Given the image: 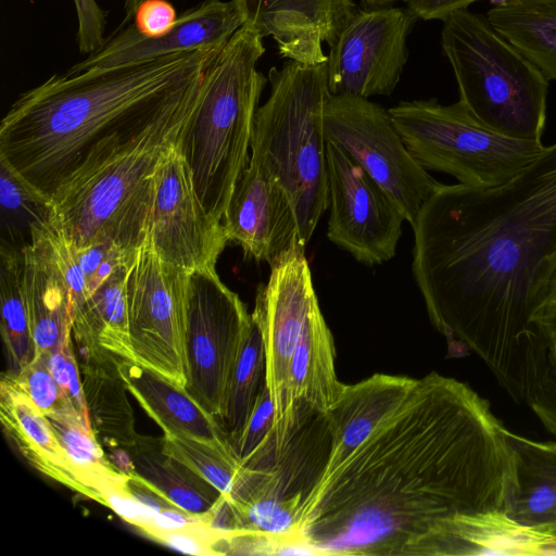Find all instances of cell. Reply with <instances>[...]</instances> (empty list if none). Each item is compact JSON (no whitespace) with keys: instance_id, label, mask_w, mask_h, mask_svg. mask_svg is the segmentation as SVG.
<instances>
[{"instance_id":"cell-1","label":"cell","mask_w":556,"mask_h":556,"mask_svg":"<svg viewBox=\"0 0 556 556\" xmlns=\"http://www.w3.org/2000/svg\"><path fill=\"white\" fill-rule=\"evenodd\" d=\"M510 431L467 384L415 379L352 454L304 494L307 554L437 556L458 515L508 514L516 491Z\"/></svg>"},{"instance_id":"cell-2","label":"cell","mask_w":556,"mask_h":556,"mask_svg":"<svg viewBox=\"0 0 556 556\" xmlns=\"http://www.w3.org/2000/svg\"><path fill=\"white\" fill-rule=\"evenodd\" d=\"M412 228L432 325L477 353L514 401L534 404L556 378L534 323L556 269V142L500 185L440 184Z\"/></svg>"},{"instance_id":"cell-3","label":"cell","mask_w":556,"mask_h":556,"mask_svg":"<svg viewBox=\"0 0 556 556\" xmlns=\"http://www.w3.org/2000/svg\"><path fill=\"white\" fill-rule=\"evenodd\" d=\"M225 45L54 74L21 93L2 118L0 156L51 197L92 146L153 116L202 77Z\"/></svg>"},{"instance_id":"cell-4","label":"cell","mask_w":556,"mask_h":556,"mask_svg":"<svg viewBox=\"0 0 556 556\" xmlns=\"http://www.w3.org/2000/svg\"><path fill=\"white\" fill-rule=\"evenodd\" d=\"M204 76L147 121L90 148L50 197L58 233L77 248L113 242L135 260L147 240L157 166L195 109Z\"/></svg>"},{"instance_id":"cell-5","label":"cell","mask_w":556,"mask_h":556,"mask_svg":"<svg viewBox=\"0 0 556 556\" xmlns=\"http://www.w3.org/2000/svg\"><path fill=\"white\" fill-rule=\"evenodd\" d=\"M261 34L243 25L208 66L199 101L176 148L207 214L223 224L235 186L247 167L256 111L267 78L257 70Z\"/></svg>"},{"instance_id":"cell-6","label":"cell","mask_w":556,"mask_h":556,"mask_svg":"<svg viewBox=\"0 0 556 556\" xmlns=\"http://www.w3.org/2000/svg\"><path fill=\"white\" fill-rule=\"evenodd\" d=\"M270 92L254 119L251 155L280 182L309 241L329 206L324 111L327 64L288 60L268 72Z\"/></svg>"},{"instance_id":"cell-7","label":"cell","mask_w":556,"mask_h":556,"mask_svg":"<svg viewBox=\"0 0 556 556\" xmlns=\"http://www.w3.org/2000/svg\"><path fill=\"white\" fill-rule=\"evenodd\" d=\"M443 21L441 45L459 100L484 126L515 139L542 141L549 80L485 15L457 10Z\"/></svg>"},{"instance_id":"cell-8","label":"cell","mask_w":556,"mask_h":556,"mask_svg":"<svg viewBox=\"0 0 556 556\" xmlns=\"http://www.w3.org/2000/svg\"><path fill=\"white\" fill-rule=\"evenodd\" d=\"M407 150L424 167L459 184L500 185L541 153L542 141L503 136L480 123L460 102L402 101L388 110Z\"/></svg>"},{"instance_id":"cell-9","label":"cell","mask_w":556,"mask_h":556,"mask_svg":"<svg viewBox=\"0 0 556 556\" xmlns=\"http://www.w3.org/2000/svg\"><path fill=\"white\" fill-rule=\"evenodd\" d=\"M251 320L244 303L216 268L189 274L185 390L220 422L230 375Z\"/></svg>"},{"instance_id":"cell-10","label":"cell","mask_w":556,"mask_h":556,"mask_svg":"<svg viewBox=\"0 0 556 556\" xmlns=\"http://www.w3.org/2000/svg\"><path fill=\"white\" fill-rule=\"evenodd\" d=\"M326 141L345 150L393 199L414 225L441 182L409 153L388 111L368 99L333 96L324 111Z\"/></svg>"},{"instance_id":"cell-11","label":"cell","mask_w":556,"mask_h":556,"mask_svg":"<svg viewBox=\"0 0 556 556\" xmlns=\"http://www.w3.org/2000/svg\"><path fill=\"white\" fill-rule=\"evenodd\" d=\"M189 273L162 261L146 242L127 275V315L134 359L185 388Z\"/></svg>"},{"instance_id":"cell-12","label":"cell","mask_w":556,"mask_h":556,"mask_svg":"<svg viewBox=\"0 0 556 556\" xmlns=\"http://www.w3.org/2000/svg\"><path fill=\"white\" fill-rule=\"evenodd\" d=\"M330 241L366 265L391 260L405 217L388 194L349 153L327 141Z\"/></svg>"},{"instance_id":"cell-13","label":"cell","mask_w":556,"mask_h":556,"mask_svg":"<svg viewBox=\"0 0 556 556\" xmlns=\"http://www.w3.org/2000/svg\"><path fill=\"white\" fill-rule=\"evenodd\" d=\"M416 17L403 8L358 10L327 55L330 94L368 99L389 96L407 61V37Z\"/></svg>"},{"instance_id":"cell-14","label":"cell","mask_w":556,"mask_h":556,"mask_svg":"<svg viewBox=\"0 0 556 556\" xmlns=\"http://www.w3.org/2000/svg\"><path fill=\"white\" fill-rule=\"evenodd\" d=\"M146 242L162 261L189 274L215 268L229 242L224 225L202 205L176 144L164 153L155 173Z\"/></svg>"},{"instance_id":"cell-15","label":"cell","mask_w":556,"mask_h":556,"mask_svg":"<svg viewBox=\"0 0 556 556\" xmlns=\"http://www.w3.org/2000/svg\"><path fill=\"white\" fill-rule=\"evenodd\" d=\"M316 303L304 253L294 254L270 268L268 282L257 289L251 315L264 344L265 380L275 407L274 435L285 413L290 361Z\"/></svg>"},{"instance_id":"cell-16","label":"cell","mask_w":556,"mask_h":556,"mask_svg":"<svg viewBox=\"0 0 556 556\" xmlns=\"http://www.w3.org/2000/svg\"><path fill=\"white\" fill-rule=\"evenodd\" d=\"M223 225L229 241L270 268L304 253L293 204L280 182L250 157L229 201Z\"/></svg>"},{"instance_id":"cell-17","label":"cell","mask_w":556,"mask_h":556,"mask_svg":"<svg viewBox=\"0 0 556 556\" xmlns=\"http://www.w3.org/2000/svg\"><path fill=\"white\" fill-rule=\"evenodd\" d=\"M244 25L236 0H203L177 17L173 28L159 37L141 35L135 24L122 25L103 45L66 72L106 68L165 54L223 46Z\"/></svg>"},{"instance_id":"cell-18","label":"cell","mask_w":556,"mask_h":556,"mask_svg":"<svg viewBox=\"0 0 556 556\" xmlns=\"http://www.w3.org/2000/svg\"><path fill=\"white\" fill-rule=\"evenodd\" d=\"M244 25L271 37L279 54L307 64L327 61L329 47L358 11L353 0H236Z\"/></svg>"},{"instance_id":"cell-19","label":"cell","mask_w":556,"mask_h":556,"mask_svg":"<svg viewBox=\"0 0 556 556\" xmlns=\"http://www.w3.org/2000/svg\"><path fill=\"white\" fill-rule=\"evenodd\" d=\"M332 334L316 303L307 318L288 371L286 407L274 435L281 457L304 422V414L324 415L341 396L345 386L336 374Z\"/></svg>"},{"instance_id":"cell-20","label":"cell","mask_w":556,"mask_h":556,"mask_svg":"<svg viewBox=\"0 0 556 556\" xmlns=\"http://www.w3.org/2000/svg\"><path fill=\"white\" fill-rule=\"evenodd\" d=\"M415 379L375 374L346 384L339 400L324 414L329 448L315 481L327 479L366 439L379 421L406 395Z\"/></svg>"},{"instance_id":"cell-21","label":"cell","mask_w":556,"mask_h":556,"mask_svg":"<svg viewBox=\"0 0 556 556\" xmlns=\"http://www.w3.org/2000/svg\"><path fill=\"white\" fill-rule=\"evenodd\" d=\"M49 232V231H48ZM23 291L35 356L72 338V301L48 233L23 253Z\"/></svg>"},{"instance_id":"cell-22","label":"cell","mask_w":556,"mask_h":556,"mask_svg":"<svg viewBox=\"0 0 556 556\" xmlns=\"http://www.w3.org/2000/svg\"><path fill=\"white\" fill-rule=\"evenodd\" d=\"M117 368L127 390L165 435L229 440L222 422L185 388L134 359L118 358Z\"/></svg>"},{"instance_id":"cell-23","label":"cell","mask_w":556,"mask_h":556,"mask_svg":"<svg viewBox=\"0 0 556 556\" xmlns=\"http://www.w3.org/2000/svg\"><path fill=\"white\" fill-rule=\"evenodd\" d=\"M0 420L7 437L31 467L86 497V490L48 418L9 372L0 381Z\"/></svg>"},{"instance_id":"cell-24","label":"cell","mask_w":556,"mask_h":556,"mask_svg":"<svg viewBox=\"0 0 556 556\" xmlns=\"http://www.w3.org/2000/svg\"><path fill=\"white\" fill-rule=\"evenodd\" d=\"M554 541L555 536L523 526L505 511L464 514L446 523L437 556H543Z\"/></svg>"},{"instance_id":"cell-25","label":"cell","mask_w":556,"mask_h":556,"mask_svg":"<svg viewBox=\"0 0 556 556\" xmlns=\"http://www.w3.org/2000/svg\"><path fill=\"white\" fill-rule=\"evenodd\" d=\"M117 357L106 352L77 357L89 425L102 445L126 450L138 438Z\"/></svg>"},{"instance_id":"cell-26","label":"cell","mask_w":556,"mask_h":556,"mask_svg":"<svg viewBox=\"0 0 556 556\" xmlns=\"http://www.w3.org/2000/svg\"><path fill=\"white\" fill-rule=\"evenodd\" d=\"M516 450V491L508 515L556 538V444L510 432Z\"/></svg>"},{"instance_id":"cell-27","label":"cell","mask_w":556,"mask_h":556,"mask_svg":"<svg viewBox=\"0 0 556 556\" xmlns=\"http://www.w3.org/2000/svg\"><path fill=\"white\" fill-rule=\"evenodd\" d=\"M125 451L130 463V473L142 478L174 505L188 513L204 515L222 496L204 478L169 454L163 438L139 434Z\"/></svg>"},{"instance_id":"cell-28","label":"cell","mask_w":556,"mask_h":556,"mask_svg":"<svg viewBox=\"0 0 556 556\" xmlns=\"http://www.w3.org/2000/svg\"><path fill=\"white\" fill-rule=\"evenodd\" d=\"M485 16L548 80L556 81V0H502Z\"/></svg>"},{"instance_id":"cell-29","label":"cell","mask_w":556,"mask_h":556,"mask_svg":"<svg viewBox=\"0 0 556 556\" xmlns=\"http://www.w3.org/2000/svg\"><path fill=\"white\" fill-rule=\"evenodd\" d=\"M0 251L23 254L52 228L51 198L0 156Z\"/></svg>"},{"instance_id":"cell-30","label":"cell","mask_w":556,"mask_h":556,"mask_svg":"<svg viewBox=\"0 0 556 556\" xmlns=\"http://www.w3.org/2000/svg\"><path fill=\"white\" fill-rule=\"evenodd\" d=\"M46 417L70 457L86 497L101 503L106 492L126 484L129 476L106 456L90 425L73 406Z\"/></svg>"},{"instance_id":"cell-31","label":"cell","mask_w":556,"mask_h":556,"mask_svg":"<svg viewBox=\"0 0 556 556\" xmlns=\"http://www.w3.org/2000/svg\"><path fill=\"white\" fill-rule=\"evenodd\" d=\"M252 317V315H251ZM265 351L260 329L252 318L227 387L222 425L231 445L239 438L265 384Z\"/></svg>"},{"instance_id":"cell-32","label":"cell","mask_w":556,"mask_h":556,"mask_svg":"<svg viewBox=\"0 0 556 556\" xmlns=\"http://www.w3.org/2000/svg\"><path fill=\"white\" fill-rule=\"evenodd\" d=\"M1 336L8 372L16 374L35 357L23 291V254L0 251Z\"/></svg>"},{"instance_id":"cell-33","label":"cell","mask_w":556,"mask_h":556,"mask_svg":"<svg viewBox=\"0 0 556 556\" xmlns=\"http://www.w3.org/2000/svg\"><path fill=\"white\" fill-rule=\"evenodd\" d=\"M166 451L227 496L240 473L242 463L229 440L210 441L190 437H163Z\"/></svg>"},{"instance_id":"cell-34","label":"cell","mask_w":556,"mask_h":556,"mask_svg":"<svg viewBox=\"0 0 556 556\" xmlns=\"http://www.w3.org/2000/svg\"><path fill=\"white\" fill-rule=\"evenodd\" d=\"M9 374L42 414L49 415L73 406L55 382L42 356H35L16 374Z\"/></svg>"},{"instance_id":"cell-35","label":"cell","mask_w":556,"mask_h":556,"mask_svg":"<svg viewBox=\"0 0 556 556\" xmlns=\"http://www.w3.org/2000/svg\"><path fill=\"white\" fill-rule=\"evenodd\" d=\"M73 337L43 355L45 362L75 410L89 424L83 381Z\"/></svg>"},{"instance_id":"cell-36","label":"cell","mask_w":556,"mask_h":556,"mask_svg":"<svg viewBox=\"0 0 556 556\" xmlns=\"http://www.w3.org/2000/svg\"><path fill=\"white\" fill-rule=\"evenodd\" d=\"M226 532L214 528L205 518L180 528L163 531L151 539L173 549L191 555H219Z\"/></svg>"},{"instance_id":"cell-37","label":"cell","mask_w":556,"mask_h":556,"mask_svg":"<svg viewBox=\"0 0 556 556\" xmlns=\"http://www.w3.org/2000/svg\"><path fill=\"white\" fill-rule=\"evenodd\" d=\"M77 16V45L81 54H91L104 42L106 14L96 0H73Z\"/></svg>"},{"instance_id":"cell-38","label":"cell","mask_w":556,"mask_h":556,"mask_svg":"<svg viewBox=\"0 0 556 556\" xmlns=\"http://www.w3.org/2000/svg\"><path fill=\"white\" fill-rule=\"evenodd\" d=\"M137 30L146 37L169 31L177 21L174 7L166 0H144L134 14Z\"/></svg>"},{"instance_id":"cell-39","label":"cell","mask_w":556,"mask_h":556,"mask_svg":"<svg viewBox=\"0 0 556 556\" xmlns=\"http://www.w3.org/2000/svg\"><path fill=\"white\" fill-rule=\"evenodd\" d=\"M75 251L90 294L94 290L96 277L102 264L110 257L124 253L119 247L110 241L97 242L83 248L75 247Z\"/></svg>"},{"instance_id":"cell-40","label":"cell","mask_w":556,"mask_h":556,"mask_svg":"<svg viewBox=\"0 0 556 556\" xmlns=\"http://www.w3.org/2000/svg\"><path fill=\"white\" fill-rule=\"evenodd\" d=\"M477 1L480 0H408L406 3L416 18L442 21L451 13L467 9Z\"/></svg>"},{"instance_id":"cell-41","label":"cell","mask_w":556,"mask_h":556,"mask_svg":"<svg viewBox=\"0 0 556 556\" xmlns=\"http://www.w3.org/2000/svg\"><path fill=\"white\" fill-rule=\"evenodd\" d=\"M534 323L556 355V269L551 278L547 292L535 313Z\"/></svg>"},{"instance_id":"cell-42","label":"cell","mask_w":556,"mask_h":556,"mask_svg":"<svg viewBox=\"0 0 556 556\" xmlns=\"http://www.w3.org/2000/svg\"><path fill=\"white\" fill-rule=\"evenodd\" d=\"M534 413L541 419L546 429L556 435V413L545 408H536L534 409Z\"/></svg>"},{"instance_id":"cell-43","label":"cell","mask_w":556,"mask_h":556,"mask_svg":"<svg viewBox=\"0 0 556 556\" xmlns=\"http://www.w3.org/2000/svg\"><path fill=\"white\" fill-rule=\"evenodd\" d=\"M364 9H383L393 7L396 2L403 1L407 2L408 0H361Z\"/></svg>"},{"instance_id":"cell-44","label":"cell","mask_w":556,"mask_h":556,"mask_svg":"<svg viewBox=\"0 0 556 556\" xmlns=\"http://www.w3.org/2000/svg\"><path fill=\"white\" fill-rule=\"evenodd\" d=\"M144 0H124V9L126 13V21L129 18V16H134L135 12L137 11L138 7L143 2Z\"/></svg>"},{"instance_id":"cell-45","label":"cell","mask_w":556,"mask_h":556,"mask_svg":"<svg viewBox=\"0 0 556 556\" xmlns=\"http://www.w3.org/2000/svg\"><path fill=\"white\" fill-rule=\"evenodd\" d=\"M556 555V541L552 542L545 547L543 556H555Z\"/></svg>"},{"instance_id":"cell-46","label":"cell","mask_w":556,"mask_h":556,"mask_svg":"<svg viewBox=\"0 0 556 556\" xmlns=\"http://www.w3.org/2000/svg\"><path fill=\"white\" fill-rule=\"evenodd\" d=\"M552 405L554 406L551 410L556 413V384L553 389V401H552Z\"/></svg>"}]
</instances>
